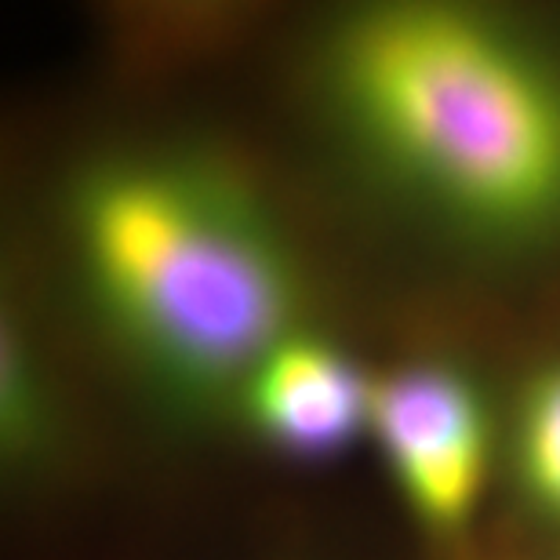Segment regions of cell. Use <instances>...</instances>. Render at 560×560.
<instances>
[{
    "mask_svg": "<svg viewBox=\"0 0 560 560\" xmlns=\"http://www.w3.org/2000/svg\"><path fill=\"white\" fill-rule=\"evenodd\" d=\"M339 70L372 139L458 215L513 233L560 211V88L477 19L368 15Z\"/></svg>",
    "mask_w": 560,
    "mask_h": 560,
    "instance_id": "6da1fadb",
    "label": "cell"
},
{
    "mask_svg": "<svg viewBox=\"0 0 560 560\" xmlns=\"http://www.w3.org/2000/svg\"><path fill=\"white\" fill-rule=\"evenodd\" d=\"M84 248L106 299L164 364L222 378L270 350L288 280L248 215L205 183L136 167L84 205Z\"/></svg>",
    "mask_w": 560,
    "mask_h": 560,
    "instance_id": "7a4b0ae2",
    "label": "cell"
},
{
    "mask_svg": "<svg viewBox=\"0 0 560 560\" xmlns=\"http://www.w3.org/2000/svg\"><path fill=\"white\" fill-rule=\"evenodd\" d=\"M375 425L422 517L444 528L463 521L485 469V422L463 378L441 368L400 372L375 394Z\"/></svg>",
    "mask_w": 560,
    "mask_h": 560,
    "instance_id": "3957f363",
    "label": "cell"
},
{
    "mask_svg": "<svg viewBox=\"0 0 560 560\" xmlns=\"http://www.w3.org/2000/svg\"><path fill=\"white\" fill-rule=\"evenodd\" d=\"M364 383L339 353L320 342H284L262 364L255 411L288 452H335L364 419Z\"/></svg>",
    "mask_w": 560,
    "mask_h": 560,
    "instance_id": "277c9868",
    "label": "cell"
},
{
    "mask_svg": "<svg viewBox=\"0 0 560 560\" xmlns=\"http://www.w3.org/2000/svg\"><path fill=\"white\" fill-rule=\"evenodd\" d=\"M521 466L535 495L560 513V372L546 375L524 405Z\"/></svg>",
    "mask_w": 560,
    "mask_h": 560,
    "instance_id": "5b68a950",
    "label": "cell"
}]
</instances>
